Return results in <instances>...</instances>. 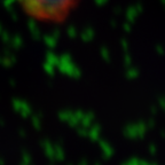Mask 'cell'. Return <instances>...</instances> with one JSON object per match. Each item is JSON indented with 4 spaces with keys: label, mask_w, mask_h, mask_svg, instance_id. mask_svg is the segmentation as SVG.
Returning <instances> with one entry per match:
<instances>
[{
    "label": "cell",
    "mask_w": 165,
    "mask_h": 165,
    "mask_svg": "<svg viewBox=\"0 0 165 165\" xmlns=\"http://www.w3.org/2000/svg\"><path fill=\"white\" fill-rule=\"evenodd\" d=\"M26 17L42 24L65 22L82 0H16Z\"/></svg>",
    "instance_id": "obj_1"
}]
</instances>
